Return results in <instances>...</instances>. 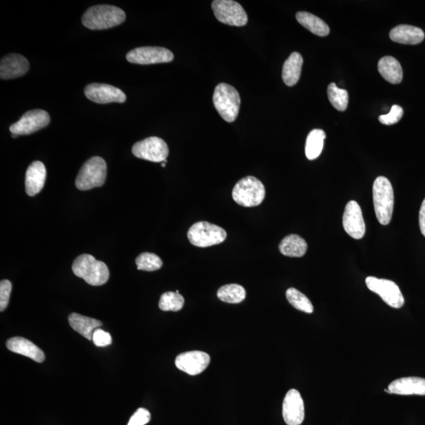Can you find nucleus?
<instances>
[{"instance_id":"7","label":"nucleus","mask_w":425,"mask_h":425,"mask_svg":"<svg viewBox=\"0 0 425 425\" xmlns=\"http://www.w3.org/2000/svg\"><path fill=\"white\" fill-rule=\"evenodd\" d=\"M190 243L198 247H208L223 243L227 238L225 230L207 222L194 224L188 230Z\"/></svg>"},{"instance_id":"11","label":"nucleus","mask_w":425,"mask_h":425,"mask_svg":"<svg viewBox=\"0 0 425 425\" xmlns=\"http://www.w3.org/2000/svg\"><path fill=\"white\" fill-rule=\"evenodd\" d=\"M51 118L44 110L26 112L20 120L10 126V131L15 135H30L49 125Z\"/></svg>"},{"instance_id":"6","label":"nucleus","mask_w":425,"mask_h":425,"mask_svg":"<svg viewBox=\"0 0 425 425\" xmlns=\"http://www.w3.org/2000/svg\"><path fill=\"white\" fill-rule=\"evenodd\" d=\"M266 188L255 176H246L236 184L233 190L234 201L245 207L260 206L264 200Z\"/></svg>"},{"instance_id":"25","label":"nucleus","mask_w":425,"mask_h":425,"mask_svg":"<svg viewBox=\"0 0 425 425\" xmlns=\"http://www.w3.org/2000/svg\"><path fill=\"white\" fill-rule=\"evenodd\" d=\"M306 240L298 235H289L279 245V250L284 256L301 257L308 251Z\"/></svg>"},{"instance_id":"36","label":"nucleus","mask_w":425,"mask_h":425,"mask_svg":"<svg viewBox=\"0 0 425 425\" xmlns=\"http://www.w3.org/2000/svg\"><path fill=\"white\" fill-rule=\"evenodd\" d=\"M97 347H106L112 343V338L110 333L101 329H97L93 332V340Z\"/></svg>"},{"instance_id":"13","label":"nucleus","mask_w":425,"mask_h":425,"mask_svg":"<svg viewBox=\"0 0 425 425\" xmlns=\"http://www.w3.org/2000/svg\"><path fill=\"white\" fill-rule=\"evenodd\" d=\"M84 95L91 101L100 104H123L126 100V95L121 89L106 84L93 83L86 86Z\"/></svg>"},{"instance_id":"37","label":"nucleus","mask_w":425,"mask_h":425,"mask_svg":"<svg viewBox=\"0 0 425 425\" xmlns=\"http://www.w3.org/2000/svg\"><path fill=\"white\" fill-rule=\"evenodd\" d=\"M419 225L422 233L425 238V198L422 204L421 209H420Z\"/></svg>"},{"instance_id":"23","label":"nucleus","mask_w":425,"mask_h":425,"mask_svg":"<svg viewBox=\"0 0 425 425\" xmlns=\"http://www.w3.org/2000/svg\"><path fill=\"white\" fill-rule=\"evenodd\" d=\"M303 63V58L298 52H293L285 61L282 71V78L285 84L292 87L298 83Z\"/></svg>"},{"instance_id":"14","label":"nucleus","mask_w":425,"mask_h":425,"mask_svg":"<svg viewBox=\"0 0 425 425\" xmlns=\"http://www.w3.org/2000/svg\"><path fill=\"white\" fill-rule=\"evenodd\" d=\"M343 225L346 233L355 240H361L365 234V224L363 211L356 201H349L343 217Z\"/></svg>"},{"instance_id":"24","label":"nucleus","mask_w":425,"mask_h":425,"mask_svg":"<svg viewBox=\"0 0 425 425\" xmlns=\"http://www.w3.org/2000/svg\"><path fill=\"white\" fill-rule=\"evenodd\" d=\"M378 71L387 82L393 84L402 82L403 72L401 64L394 57L382 58L378 63Z\"/></svg>"},{"instance_id":"18","label":"nucleus","mask_w":425,"mask_h":425,"mask_svg":"<svg viewBox=\"0 0 425 425\" xmlns=\"http://www.w3.org/2000/svg\"><path fill=\"white\" fill-rule=\"evenodd\" d=\"M47 170L44 163L35 161L27 169L25 174V192L27 195L34 196L44 188Z\"/></svg>"},{"instance_id":"33","label":"nucleus","mask_w":425,"mask_h":425,"mask_svg":"<svg viewBox=\"0 0 425 425\" xmlns=\"http://www.w3.org/2000/svg\"><path fill=\"white\" fill-rule=\"evenodd\" d=\"M403 115V110L399 105H394L391 107L389 114L380 115L379 117V121L386 126L394 125V124L399 122Z\"/></svg>"},{"instance_id":"3","label":"nucleus","mask_w":425,"mask_h":425,"mask_svg":"<svg viewBox=\"0 0 425 425\" xmlns=\"http://www.w3.org/2000/svg\"><path fill=\"white\" fill-rule=\"evenodd\" d=\"M376 216L379 222L387 225L391 222L394 209V191L389 179L379 176L373 187Z\"/></svg>"},{"instance_id":"35","label":"nucleus","mask_w":425,"mask_h":425,"mask_svg":"<svg viewBox=\"0 0 425 425\" xmlns=\"http://www.w3.org/2000/svg\"><path fill=\"white\" fill-rule=\"evenodd\" d=\"M150 421V413L144 408H139L133 414L128 423V425H145Z\"/></svg>"},{"instance_id":"9","label":"nucleus","mask_w":425,"mask_h":425,"mask_svg":"<svg viewBox=\"0 0 425 425\" xmlns=\"http://www.w3.org/2000/svg\"><path fill=\"white\" fill-rule=\"evenodd\" d=\"M132 152L137 158L153 163H163L168 157L169 148L163 139L152 137L134 144Z\"/></svg>"},{"instance_id":"22","label":"nucleus","mask_w":425,"mask_h":425,"mask_svg":"<svg viewBox=\"0 0 425 425\" xmlns=\"http://www.w3.org/2000/svg\"><path fill=\"white\" fill-rule=\"evenodd\" d=\"M69 323L73 330L89 341L93 340L95 330L103 325L99 320L75 313L69 316Z\"/></svg>"},{"instance_id":"19","label":"nucleus","mask_w":425,"mask_h":425,"mask_svg":"<svg viewBox=\"0 0 425 425\" xmlns=\"http://www.w3.org/2000/svg\"><path fill=\"white\" fill-rule=\"evenodd\" d=\"M387 389L391 394L425 395V379L415 376L402 378L391 382Z\"/></svg>"},{"instance_id":"30","label":"nucleus","mask_w":425,"mask_h":425,"mask_svg":"<svg viewBox=\"0 0 425 425\" xmlns=\"http://www.w3.org/2000/svg\"><path fill=\"white\" fill-rule=\"evenodd\" d=\"M328 95L330 103L340 111L347 108L349 95L346 90L338 89L335 83H331L328 88Z\"/></svg>"},{"instance_id":"1","label":"nucleus","mask_w":425,"mask_h":425,"mask_svg":"<svg viewBox=\"0 0 425 425\" xmlns=\"http://www.w3.org/2000/svg\"><path fill=\"white\" fill-rule=\"evenodd\" d=\"M126 19V13L121 8L111 5H98L86 10L82 24L91 30H104L122 24Z\"/></svg>"},{"instance_id":"26","label":"nucleus","mask_w":425,"mask_h":425,"mask_svg":"<svg viewBox=\"0 0 425 425\" xmlns=\"http://www.w3.org/2000/svg\"><path fill=\"white\" fill-rule=\"evenodd\" d=\"M297 19L300 25L317 36H326L330 34V30L324 21L309 12H301L297 14Z\"/></svg>"},{"instance_id":"2","label":"nucleus","mask_w":425,"mask_h":425,"mask_svg":"<svg viewBox=\"0 0 425 425\" xmlns=\"http://www.w3.org/2000/svg\"><path fill=\"white\" fill-rule=\"evenodd\" d=\"M72 270L75 275L93 286L104 285L110 277L109 268L105 263L91 255L78 256L73 262Z\"/></svg>"},{"instance_id":"28","label":"nucleus","mask_w":425,"mask_h":425,"mask_svg":"<svg viewBox=\"0 0 425 425\" xmlns=\"http://www.w3.org/2000/svg\"><path fill=\"white\" fill-rule=\"evenodd\" d=\"M218 297L222 302L227 303H240L246 298V290L241 285L231 284L225 285L218 292Z\"/></svg>"},{"instance_id":"15","label":"nucleus","mask_w":425,"mask_h":425,"mask_svg":"<svg viewBox=\"0 0 425 425\" xmlns=\"http://www.w3.org/2000/svg\"><path fill=\"white\" fill-rule=\"evenodd\" d=\"M209 363V355L198 351L182 353L175 360L176 368L191 376L203 373L208 367Z\"/></svg>"},{"instance_id":"34","label":"nucleus","mask_w":425,"mask_h":425,"mask_svg":"<svg viewBox=\"0 0 425 425\" xmlns=\"http://www.w3.org/2000/svg\"><path fill=\"white\" fill-rule=\"evenodd\" d=\"M12 290V284L8 279H3L0 282V310L1 312L8 308Z\"/></svg>"},{"instance_id":"10","label":"nucleus","mask_w":425,"mask_h":425,"mask_svg":"<svg viewBox=\"0 0 425 425\" xmlns=\"http://www.w3.org/2000/svg\"><path fill=\"white\" fill-rule=\"evenodd\" d=\"M368 288L380 295V298L392 308L400 309L405 300L398 285L389 279L369 277L365 279Z\"/></svg>"},{"instance_id":"38","label":"nucleus","mask_w":425,"mask_h":425,"mask_svg":"<svg viewBox=\"0 0 425 425\" xmlns=\"http://www.w3.org/2000/svg\"><path fill=\"white\" fill-rule=\"evenodd\" d=\"M19 136L18 135H15V134H12V137L13 138H17Z\"/></svg>"},{"instance_id":"20","label":"nucleus","mask_w":425,"mask_h":425,"mask_svg":"<svg viewBox=\"0 0 425 425\" xmlns=\"http://www.w3.org/2000/svg\"><path fill=\"white\" fill-rule=\"evenodd\" d=\"M7 347L10 352L23 355L36 363L45 361V355L41 349L29 340L23 337H14L7 342Z\"/></svg>"},{"instance_id":"4","label":"nucleus","mask_w":425,"mask_h":425,"mask_svg":"<svg viewBox=\"0 0 425 425\" xmlns=\"http://www.w3.org/2000/svg\"><path fill=\"white\" fill-rule=\"evenodd\" d=\"M214 105L225 122H233L238 118L240 107V94L233 86L219 84L214 90Z\"/></svg>"},{"instance_id":"8","label":"nucleus","mask_w":425,"mask_h":425,"mask_svg":"<svg viewBox=\"0 0 425 425\" xmlns=\"http://www.w3.org/2000/svg\"><path fill=\"white\" fill-rule=\"evenodd\" d=\"M212 9L215 17L223 24L241 27L249 21L244 9L233 0H214Z\"/></svg>"},{"instance_id":"31","label":"nucleus","mask_w":425,"mask_h":425,"mask_svg":"<svg viewBox=\"0 0 425 425\" xmlns=\"http://www.w3.org/2000/svg\"><path fill=\"white\" fill-rule=\"evenodd\" d=\"M136 264L139 271L152 272L159 270L163 262L158 255L145 252L138 256Z\"/></svg>"},{"instance_id":"21","label":"nucleus","mask_w":425,"mask_h":425,"mask_svg":"<svg viewBox=\"0 0 425 425\" xmlns=\"http://www.w3.org/2000/svg\"><path fill=\"white\" fill-rule=\"evenodd\" d=\"M390 38L400 44L415 45L424 41V32L415 26L401 25L392 29Z\"/></svg>"},{"instance_id":"32","label":"nucleus","mask_w":425,"mask_h":425,"mask_svg":"<svg viewBox=\"0 0 425 425\" xmlns=\"http://www.w3.org/2000/svg\"><path fill=\"white\" fill-rule=\"evenodd\" d=\"M185 304L182 295L176 292H165L161 295L159 301V308L163 311H179Z\"/></svg>"},{"instance_id":"5","label":"nucleus","mask_w":425,"mask_h":425,"mask_svg":"<svg viewBox=\"0 0 425 425\" xmlns=\"http://www.w3.org/2000/svg\"><path fill=\"white\" fill-rule=\"evenodd\" d=\"M106 163L103 158L95 157L86 161L75 181L78 189L88 191L103 186L106 179Z\"/></svg>"},{"instance_id":"17","label":"nucleus","mask_w":425,"mask_h":425,"mask_svg":"<svg viewBox=\"0 0 425 425\" xmlns=\"http://www.w3.org/2000/svg\"><path fill=\"white\" fill-rule=\"evenodd\" d=\"M30 69L29 61L19 54H9L0 62V78L3 80L23 77Z\"/></svg>"},{"instance_id":"16","label":"nucleus","mask_w":425,"mask_h":425,"mask_svg":"<svg viewBox=\"0 0 425 425\" xmlns=\"http://www.w3.org/2000/svg\"><path fill=\"white\" fill-rule=\"evenodd\" d=\"M283 417L288 425H300L303 422L304 402L297 390H290L285 395L283 402Z\"/></svg>"},{"instance_id":"12","label":"nucleus","mask_w":425,"mask_h":425,"mask_svg":"<svg viewBox=\"0 0 425 425\" xmlns=\"http://www.w3.org/2000/svg\"><path fill=\"white\" fill-rule=\"evenodd\" d=\"M174 58L173 52L160 47H137L129 51L126 56L128 62L139 65L170 62Z\"/></svg>"},{"instance_id":"29","label":"nucleus","mask_w":425,"mask_h":425,"mask_svg":"<svg viewBox=\"0 0 425 425\" xmlns=\"http://www.w3.org/2000/svg\"><path fill=\"white\" fill-rule=\"evenodd\" d=\"M286 298L290 305L295 309L304 312L306 314H312L314 312L313 304L304 294L299 290L290 288L287 290Z\"/></svg>"},{"instance_id":"27","label":"nucleus","mask_w":425,"mask_h":425,"mask_svg":"<svg viewBox=\"0 0 425 425\" xmlns=\"http://www.w3.org/2000/svg\"><path fill=\"white\" fill-rule=\"evenodd\" d=\"M326 134L322 129H314L306 138V155L309 160H314L319 157L324 148Z\"/></svg>"}]
</instances>
